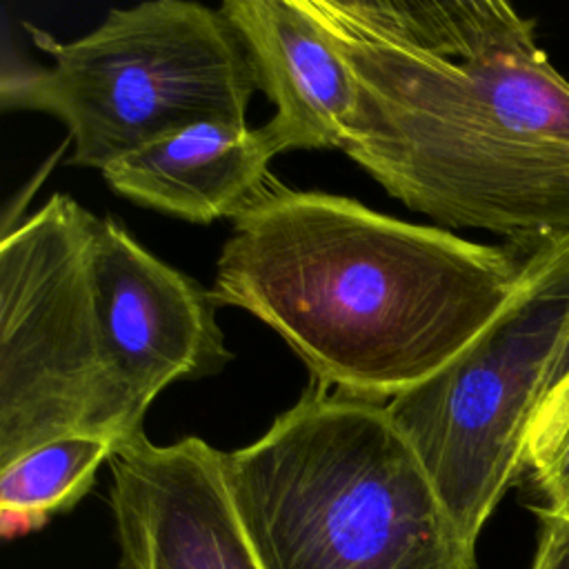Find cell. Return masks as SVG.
Masks as SVG:
<instances>
[{
	"instance_id": "cell-11",
	"label": "cell",
	"mask_w": 569,
	"mask_h": 569,
	"mask_svg": "<svg viewBox=\"0 0 569 569\" xmlns=\"http://www.w3.org/2000/svg\"><path fill=\"white\" fill-rule=\"evenodd\" d=\"M116 445L76 436L47 442L0 469V520L4 536L42 527L93 487L96 471Z\"/></svg>"
},
{
	"instance_id": "cell-12",
	"label": "cell",
	"mask_w": 569,
	"mask_h": 569,
	"mask_svg": "<svg viewBox=\"0 0 569 569\" xmlns=\"http://www.w3.org/2000/svg\"><path fill=\"white\" fill-rule=\"evenodd\" d=\"M538 502V518L569 529V389L531 420L525 471Z\"/></svg>"
},
{
	"instance_id": "cell-7",
	"label": "cell",
	"mask_w": 569,
	"mask_h": 569,
	"mask_svg": "<svg viewBox=\"0 0 569 569\" xmlns=\"http://www.w3.org/2000/svg\"><path fill=\"white\" fill-rule=\"evenodd\" d=\"M91 280L104 369L124 442L176 380L216 376L233 353L211 289L156 258L111 216L91 224Z\"/></svg>"
},
{
	"instance_id": "cell-14",
	"label": "cell",
	"mask_w": 569,
	"mask_h": 569,
	"mask_svg": "<svg viewBox=\"0 0 569 569\" xmlns=\"http://www.w3.org/2000/svg\"><path fill=\"white\" fill-rule=\"evenodd\" d=\"M569 389V327L560 340V347L556 351V358L551 362V369L545 378V387H542V398H540V405L536 409L542 411L545 407H549L551 402H556L565 391ZM533 413V416H536ZM531 429V427H529Z\"/></svg>"
},
{
	"instance_id": "cell-4",
	"label": "cell",
	"mask_w": 569,
	"mask_h": 569,
	"mask_svg": "<svg viewBox=\"0 0 569 569\" xmlns=\"http://www.w3.org/2000/svg\"><path fill=\"white\" fill-rule=\"evenodd\" d=\"M51 64L4 56L0 107L67 124L71 164H107L200 122L247 124L258 89L251 58L220 9L147 0L109 9L89 33L62 42L22 24Z\"/></svg>"
},
{
	"instance_id": "cell-1",
	"label": "cell",
	"mask_w": 569,
	"mask_h": 569,
	"mask_svg": "<svg viewBox=\"0 0 569 569\" xmlns=\"http://www.w3.org/2000/svg\"><path fill=\"white\" fill-rule=\"evenodd\" d=\"M358 102L342 151L391 198L513 244L569 233V80L502 0H307Z\"/></svg>"
},
{
	"instance_id": "cell-10",
	"label": "cell",
	"mask_w": 569,
	"mask_h": 569,
	"mask_svg": "<svg viewBox=\"0 0 569 569\" xmlns=\"http://www.w3.org/2000/svg\"><path fill=\"white\" fill-rule=\"evenodd\" d=\"M273 156L262 127L200 122L107 164L102 178L138 207L209 224L236 220L267 193Z\"/></svg>"
},
{
	"instance_id": "cell-8",
	"label": "cell",
	"mask_w": 569,
	"mask_h": 569,
	"mask_svg": "<svg viewBox=\"0 0 569 569\" xmlns=\"http://www.w3.org/2000/svg\"><path fill=\"white\" fill-rule=\"evenodd\" d=\"M122 569H262L227 487L222 451L198 436L147 433L109 458Z\"/></svg>"
},
{
	"instance_id": "cell-9",
	"label": "cell",
	"mask_w": 569,
	"mask_h": 569,
	"mask_svg": "<svg viewBox=\"0 0 569 569\" xmlns=\"http://www.w3.org/2000/svg\"><path fill=\"white\" fill-rule=\"evenodd\" d=\"M220 11L251 58L258 89L276 107L262 124L276 153L340 149L358 84L307 0H224Z\"/></svg>"
},
{
	"instance_id": "cell-6",
	"label": "cell",
	"mask_w": 569,
	"mask_h": 569,
	"mask_svg": "<svg viewBox=\"0 0 569 569\" xmlns=\"http://www.w3.org/2000/svg\"><path fill=\"white\" fill-rule=\"evenodd\" d=\"M96 213L53 193L0 242V469L62 438L124 442L91 280Z\"/></svg>"
},
{
	"instance_id": "cell-3",
	"label": "cell",
	"mask_w": 569,
	"mask_h": 569,
	"mask_svg": "<svg viewBox=\"0 0 569 569\" xmlns=\"http://www.w3.org/2000/svg\"><path fill=\"white\" fill-rule=\"evenodd\" d=\"M222 469L262 569H476L387 405L309 382Z\"/></svg>"
},
{
	"instance_id": "cell-13",
	"label": "cell",
	"mask_w": 569,
	"mask_h": 569,
	"mask_svg": "<svg viewBox=\"0 0 569 569\" xmlns=\"http://www.w3.org/2000/svg\"><path fill=\"white\" fill-rule=\"evenodd\" d=\"M538 520L540 533L531 569H569V529L549 518Z\"/></svg>"
},
{
	"instance_id": "cell-5",
	"label": "cell",
	"mask_w": 569,
	"mask_h": 569,
	"mask_svg": "<svg viewBox=\"0 0 569 569\" xmlns=\"http://www.w3.org/2000/svg\"><path fill=\"white\" fill-rule=\"evenodd\" d=\"M567 327L569 233H560L529 244L513 296L471 345L387 402L471 547L522 478L529 427Z\"/></svg>"
},
{
	"instance_id": "cell-2",
	"label": "cell",
	"mask_w": 569,
	"mask_h": 569,
	"mask_svg": "<svg viewBox=\"0 0 569 569\" xmlns=\"http://www.w3.org/2000/svg\"><path fill=\"white\" fill-rule=\"evenodd\" d=\"M527 249L273 180L233 220L211 296L271 327L309 382L387 405L489 327L520 282Z\"/></svg>"
}]
</instances>
